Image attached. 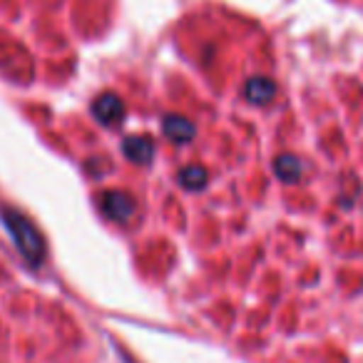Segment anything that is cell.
<instances>
[{
  "label": "cell",
  "instance_id": "6da1fadb",
  "mask_svg": "<svg viewBox=\"0 0 363 363\" xmlns=\"http://www.w3.org/2000/svg\"><path fill=\"white\" fill-rule=\"evenodd\" d=\"M0 222L8 229V234H11L16 249L23 254V259L30 267H40L43 259H45V239L38 232L35 224L13 207H0Z\"/></svg>",
  "mask_w": 363,
  "mask_h": 363
},
{
  "label": "cell",
  "instance_id": "7a4b0ae2",
  "mask_svg": "<svg viewBox=\"0 0 363 363\" xmlns=\"http://www.w3.org/2000/svg\"><path fill=\"white\" fill-rule=\"evenodd\" d=\"M102 212L110 219H115V222L125 224L127 219L135 214V202H132L125 192H107L105 197H102Z\"/></svg>",
  "mask_w": 363,
  "mask_h": 363
},
{
  "label": "cell",
  "instance_id": "3957f363",
  "mask_svg": "<svg viewBox=\"0 0 363 363\" xmlns=\"http://www.w3.org/2000/svg\"><path fill=\"white\" fill-rule=\"evenodd\" d=\"M92 115H95V120L102 122V125H115V122H120L122 115H125V105H122V100L115 95H100L92 102Z\"/></svg>",
  "mask_w": 363,
  "mask_h": 363
},
{
  "label": "cell",
  "instance_id": "277c9868",
  "mask_svg": "<svg viewBox=\"0 0 363 363\" xmlns=\"http://www.w3.org/2000/svg\"><path fill=\"white\" fill-rule=\"evenodd\" d=\"M122 152H125L132 162H137V164H145L152 157V152H155V142H152L150 137H127V140L122 142Z\"/></svg>",
  "mask_w": 363,
  "mask_h": 363
},
{
  "label": "cell",
  "instance_id": "5b68a950",
  "mask_svg": "<svg viewBox=\"0 0 363 363\" xmlns=\"http://www.w3.org/2000/svg\"><path fill=\"white\" fill-rule=\"evenodd\" d=\"M244 92H247V100L254 102V105H267L274 97V92H277V85L269 77H252Z\"/></svg>",
  "mask_w": 363,
  "mask_h": 363
},
{
  "label": "cell",
  "instance_id": "8992f818",
  "mask_svg": "<svg viewBox=\"0 0 363 363\" xmlns=\"http://www.w3.org/2000/svg\"><path fill=\"white\" fill-rule=\"evenodd\" d=\"M162 130H164V135L169 137L172 142H187L189 137L194 135V125L187 120V117H179V115H172L164 120V125H162Z\"/></svg>",
  "mask_w": 363,
  "mask_h": 363
},
{
  "label": "cell",
  "instance_id": "52a82bcc",
  "mask_svg": "<svg viewBox=\"0 0 363 363\" xmlns=\"http://www.w3.org/2000/svg\"><path fill=\"white\" fill-rule=\"evenodd\" d=\"M179 184L184 189H192V192H197V189H202L204 184H207V172H204L202 167H197V164L187 167V169L179 172Z\"/></svg>",
  "mask_w": 363,
  "mask_h": 363
},
{
  "label": "cell",
  "instance_id": "ba28073f",
  "mask_svg": "<svg viewBox=\"0 0 363 363\" xmlns=\"http://www.w3.org/2000/svg\"><path fill=\"white\" fill-rule=\"evenodd\" d=\"M277 174L286 182H294L301 174V164H298L296 157H279L277 160Z\"/></svg>",
  "mask_w": 363,
  "mask_h": 363
}]
</instances>
